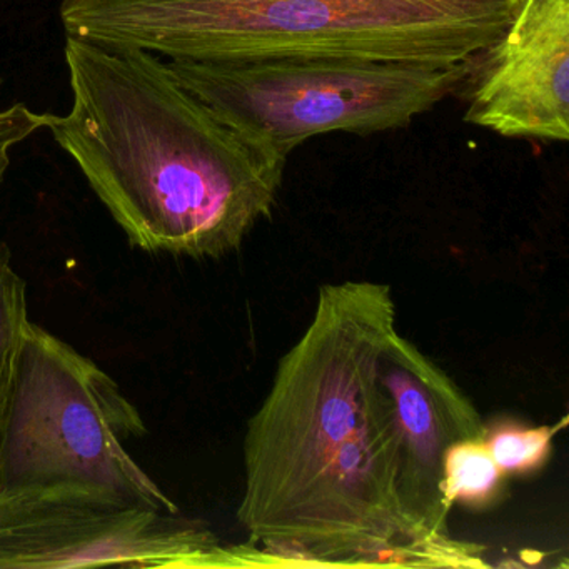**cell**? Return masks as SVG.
I'll list each match as a JSON object with an SVG mask.
<instances>
[{"instance_id": "1", "label": "cell", "mask_w": 569, "mask_h": 569, "mask_svg": "<svg viewBox=\"0 0 569 569\" xmlns=\"http://www.w3.org/2000/svg\"><path fill=\"white\" fill-rule=\"evenodd\" d=\"M396 326L391 288L319 289L242 445L236 518L272 568L386 566L418 541L396 495V436L379 359Z\"/></svg>"}, {"instance_id": "2", "label": "cell", "mask_w": 569, "mask_h": 569, "mask_svg": "<svg viewBox=\"0 0 569 569\" xmlns=\"http://www.w3.org/2000/svg\"><path fill=\"white\" fill-rule=\"evenodd\" d=\"M72 106L46 129L132 248L219 258L271 216L288 158L242 138L159 56L66 36Z\"/></svg>"}, {"instance_id": "3", "label": "cell", "mask_w": 569, "mask_h": 569, "mask_svg": "<svg viewBox=\"0 0 569 569\" xmlns=\"http://www.w3.org/2000/svg\"><path fill=\"white\" fill-rule=\"evenodd\" d=\"M522 0H62L66 36L169 61L349 58L452 66Z\"/></svg>"}, {"instance_id": "4", "label": "cell", "mask_w": 569, "mask_h": 569, "mask_svg": "<svg viewBox=\"0 0 569 569\" xmlns=\"http://www.w3.org/2000/svg\"><path fill=\"white\" fill-rule=\"evenodd\" d=\"M166 66L224 124L284 158L315 136L405 128L455 96L466 74L465 62L435 66L349 58Z\"/></svg>"}, {"instance_id": "5", "label": "cell", "mask_w": 569, "mask_h": 569, "mask_svg": "<svg viewBox=\"0 0 569 569\" xmlns=\"http://www.w3.org/2000/svg\"><path fill=\"white\" fill-rule=\"evenodd\" d=\"M146 432L141 412L104 369L29 322L0 441V489L101 486L176 515V502L126 449Z\"/></svg>"}, {"instance_id": "6", "label": "cell", "mask_w": 569, "mask_h": 569, "mask_svg": "<svg viewBox=\"0 0 569 569\" xmlns=\"http://www.w3.org/2000/svg\"><path fill=\"white\" fill-rule=\"evenodd\" d=\"M219 542L204 522L101 486L0 489V569H202Z\"/></svg>"}, {"instance_id": "7", "label": "cell", "mask_w": 569, "mask_h": 569, "mask_svg": "<svg viewBox=\"0 0 569 569\" xmlns=\"http://www.w3.org/2000/svg\"><path fill=\"white\" fill-rule=\"evenodd\" d=\"M465 121L502 138L569 139V0H522L492 44L466 59Z\"/></svg>"}, {"instance_id": "8", "label": "cell", "mask_w": 569, "mask_h": 569, "mask_svg": "<svg viewBox=\"0 0 569 569\" xmlns=\"http://www.w3.org/2000/svg\"><path fill=\"white\" fill-rule=\"evenodd\" d=\"M396 436V495L416 539L449 535L451 506L442 492L446 449L485 438L486 422L471 399L415 342L396 331L379 359Z\"/></svg>"}, {"instance_id": "9", "label": "cell", "mask_w": 569, "mask_h": 569, "mask_svg": "<svg viewBox=\"0 0 569 569\" xmlns=\"http://www.w3.org/2000/svg\"><path fill=\"white\" fill-rule=\"evenodd\" d=\"M508 476L498 468L485 438L452 442L442 459V492L451 508L488 509L501 501Z\"/></svg>"}, {"instance_id": "10", "label": "cell", "mask_w": 569, "mask_h": 569, "mask_svg": "<svg viewBox=\"0 0 569 569\" xmlns=\"http://www.w3.org/2000/svg\"><path fill=\"white\" fill-rule=\"evenodd\" d=\"M29 322L28 282L16 271L8 244H0V441Z\"/></svg>"}, {"instance_id": "11", "label": "cell", "mask_w": 569, "mask_h": 569, "mask_svg": "<svg viewBox=\"0 0 569 569\" xmlns=\"http://www.w3.org/2000/svg\"><path fill=\"white\" fill-rule=\"evenodd\" d=\"M568 425L562 418L556 425L529 426L525 422H486L485 441L498 468L506 476H528L548 462L556 435Z\"/></svg>"}, {"instance_id": "12", "label": "cell", "mask_w": 569, "mask_h": 569, "mask_svg": "<svg viewBox=\"0 0 569 569\" xmlns=\"http://www.w3.org/2000/svg\"><path fill=\"white\" fill-rule=\"evenodd\" d=\"M46 129V114L29 109L24 102L0 111V186L11 164V149Z\"/></svg>"}]
</instances>
